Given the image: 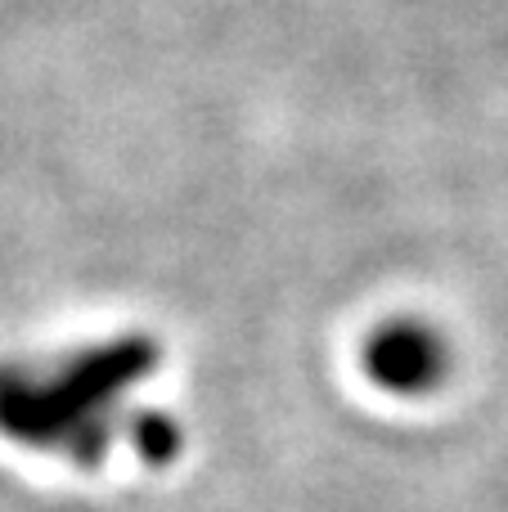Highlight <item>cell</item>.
I'll return each instance as SVG.
<instances>
[{
  "mask_svg": "<svg viewBox=\"0 0 508 512\" xmlns=\"http://www.w3.org/2000/svg\"><path fill=\"white\" fill-rule=\"evenodd\" d=\"M122 436L131 441V450L140 454L149 468H167V463H176L180 445H185L180 423L171 414H162V409H135V414H126Z\"/></svg>",
  "mask_w": 508,
  "mask_h": 512,
  "instance_id": "obj_3",
  "label": "cell"
},
{
  "mask_svg": "<svg viewBox=\"0 0 508 512\" xmlns=\"http://www.w3.org/2000/svg\"><path fill=\"white\" fill-rule=\"evenodd\" d=\"M369 382L387 396H432L450 373V346L423 319H387L365 337L360 351Z\"/></svg>",
  "mask_w": 508,
  "mask_h": 512,
  "instance_id": "obj_2",
  "label": "cell"
},
{
  "mask_svg": "<svg viewBox=\"0 0 508 512\" xmlns=\"http://www.w3.org/2000/svg\"><path fill=\"white\" fill-rule=\"evenodd\" d=\"M162 364L144 333H117L59 360H0V436L23 450L99 468L122 436V405Z\"/></svg>",
  "mask_w": 508,
  "mask_h": 512,
  "instance_id": "obj_1",
  "label": "cell"
}]
</instances>
